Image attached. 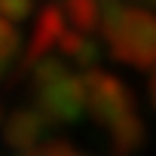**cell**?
I'll return each mask as SVG.
<instances>
[{"instance_id":"obj_4","label":"cell","mask_w":156,"mask_h":156,"mask_svg":"<svg viewBox=\"0 0 156 156\" xmlns=\"http://www.w3.org/2000/svg\"><path fill=\"white\" fill-rule=\"evenodd\" d=\"M31 12V0H0V16L9 19H25Z\"/></svg>"},{"instance_id":"obj_1","label":"cell","mask_w":156,"mask_h":156,"mask_svg":"<svg viewBox=\"0 0 156 156\" xmlns=\"http://www.w3.org/2000/svg\"><path fill=\"white\" fill-rule=\"evenodd\" d=\"M40 104L46 113L52 116H73L80 110V86L67 76H55V80L43 83V92H40Z\"/></svg>"},{"instance_id":"obj_5","label":"cell","mask_w":156,"mask_h":156,"mask_svg":"<svg viewBox=\"0 0 156 156\" xmlns=\"http://www.w3.org/2000/svg\"><path fill=\"white\" fill-rule=\"evenodd\" d=\"M31 156H76L67 144H46V147H37Z\"/></svg>"},{"instance_id":"obj_3","label":"cell","mask_w":156,"mask_h":156,"mask_svg":"<svg viewBox=\"0 0 156 156\" xmlns=\"http://www.w3.org/2000/svg\"><path fill=\"white\" fill-rule=\"evenodd\" d=\"M16 43H19V34H16V28L0 16V64H3L9 55H12V49H16Z\"/></svg>"},{"instance_id":"obj_2","label":"cell","mask_w":156,"mask_h":156,"mask_svg":"<svg viewBox=\"0 0 156 156\" xmlns=\"http://www.w3.org/2000/svg\"><path fill=\"white\" fill-rule=\"evenodd\" d=\"M3 135H6V141H9L16 150H31L34 141L40 138V119H37L34 113L19 110V113H12V116L6 119Z\"/></svg>"}]
</instances>
